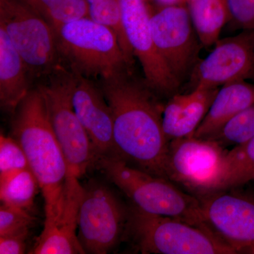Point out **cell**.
<instances>
[{
    "instance_id": "obj_22",
    "label": "cell",
    "mask_w": 254,
    "mask_h": 254,
    "mask_svg": "<svg viewBox=\"0 0 254 254\" xmlns=\"http://www.w3.org/2000/svg\"><path fill=\"white\" fill-rule=\"evenodd\" d=\"M77 225L65 224L42 231L30 254H85L78 240Z\"/></svg>"
},
{
    "instance_id": "obj_14",
    "label": "cell",
    "mask_w": 254,
    "mask_h": 254,
    "mask_svg": "<svg viewBox=\"0 0 254 254\" xmlns=\"http://www.w3.org/2000/svg\"><path fill=\"white\" fill-rule=\"evenodd\" d=\"M75 75L73 109L91 140L97 160L104 157L120 158L114 140L113 114L101 88L93 80Z\"/></svg>"
},
{
    "instance_id": "obj_15",
    "label": "cell",
    "mask_w": 254,
    "mask_h": 254,
    "mask_svg": "<svg viewBox=\"0 0 254 254\" xmlns=\"http://www.w3.org/2000/svg\"><path fill=\"white\" fill-rule=\"evenodd\" d=\"M220 88H193L185 94L176 93L163 112L164 133L168 142L193 136L203 121Z\"/></svg>"
},
{
    "instance_id": "obj_30",
    "label": "cell",
    "mask_w": 254,
    "mask_h": 254,
    "mask_svg": "<svg viewBox=\"0 0 254 254\" xmlns=\"http://www.w3.org/2000/svg\"><path fill=\"white\" fill-rule=\"evenodd\" d=\"M153 8H163L175 5L187 4V0H150Z\"/></svg>"
},
{
    "instance_id": "obj_21",
    "label": "cell",
    "mask_w": 254,
    "mask_h": 254,
    "mask_svg": "<svg viewBox=\"0 0 254 254\" xmlns=\"http://www.w3.org/2000/svg\"><path fill=\"white\" fill-rule=\"evenodd\" d=\"M88 8V17L112 30L118 37L120 46L128 64L133 67L134 53L127 40L118 0H86Z\"/></svg>"
},
{
    "instance_id": "obj_25",
    "label": "cell",
    "mask_w": 254,
    "mask_h": 254,
    "mask_svg": "<svg viewBox=\"0 0 254 254\" xmlns=\"http://www.w3.org/2000/svg\"><path fill=\"white\" fill-rule=\"evenodd\" d=\"M29 168L21 145L12 136H0V175Z\"/></svg>"
},
{
    "instance_id": "obj_1",
    "label": "cell",
    "mask_w": 254,
    "mask_h": 254,
    "mask_svg": "<svg viewBox=\"0 0 254 254\" xmlns=\"http://www.w3.org/2000/svg\"><path fill=\"white\" fill-rule=\"evenodd\" d=\"M127 70L100 81L114 123V140L120 158L136 168L165 177L169 142L164 133L165 105L159 95Z\"/></svg>"
},
{
    "instance_id": "obj_17",
    "label": "cell",
    "mask_w": 254,
    "mask_h": 254,
    "mask_svg": "<svg viewBox=\"0 0 254 254\" xmlns=\"http://www.w3.org/2000/svg\"><path fill=\"white\" fill-rule=\"evenodd\" d=\"M31 75L21 55L0 26V105L14 113L31 88Z\"/></svg>"
},
{
    "instance_id": "obj_26",
    "label": "cell",
    "mask_w": 254,
    "mask_h": 254,
    "mask_svg": "<svg viewBox=\"0 0 254 254\" xmlns=\"http://www.w3.org/2000/svg\"><path fill=\"white\" fill-rule=\"evenodd\" d=\"M29 210L4 204L0 206V236L29 230L35 218Z\"/></svg>"
},
{
    "instance_id": "obj_12",
    "label": "cell",
    "mask_w": 254,
    "mask_h": 254,
    "mask_svg": "<svg viewBox=\"0 0 254 254\" xmlns=\"http://www.w3.org/2000/svg\"><path fill=\"white\" fill-rule=\"evenodd\" d=\"M198 198L209 227L237 254H254V196L231 189Z\"/></svg>"
},
{
    "instance_id": "obj_9",
    "label": "cell",
    "mask_w": 254,
    "mask_h": 254,
    "mask_svg": "<svg viewBox=\"0 0 254 254\" xmlns=\"http://www.w3.org/2000/svg\"><path fill=\"white\" fill-rule=\"evenodd\" d=\"M128 207L111 189L97 181L83 187L77 237L85 254H106L127 234Z\"/></svg>"
},
{
    "instance_id": "obj_4",
    "label": "cell",
    "mask_w": 254,
    "mask_h": 254,
    "mask_svg": "<svg viewBox=\"0 0 254 254\" xmlns=\"http://www.w3.org/2000/svg\"><path fill=\"white\" fill-rule=\"evenodd\" d=\"M60 58L75 74L100 81L133 69L116 34L89 17L55 28Z\"/></svg>"
},
{
    "instance_id": "obj_11",
    "label": "cell",
    "mask_w": 254,
    "mask_h": 254,
    "mask_svg": "<svg viewBox=\"0 0 254 254\" xmlns=\"http://www.w3.org/2000/svg\"><path fill=\"white\" fill-rule=\"evenodd\" d=\"M124 31L141 64L145 82L159 96L171 98L180 83L169 71L152 38L150 0H118Z\"/></svg>"
},
{
    "instance_id": "obj_6",
    "label": "cell",
    "mask_w": 254,
    "mask_h": 254,
    "mask_svg": "<svg viewBox=\"0 0 254 254\" xmlns=\"http://www.w3.org/2000/svg\"><path fill=\"white\" fill-rule=\"evenodd\" d=\"M39 86L44 94L53 131L63 150L68 170V185L95 167L97 156L91 140L75 113L72 93L76 75L60 64Z\"/></svg>"
},
{
    "instance_id": "obj_20",
    "label": "cell",
    "mask_w": 254,
    "mask_h": 254,
    "mask_svg": "<svg viewBox=\"0 0 254 254\" xmlns=\"http://www.w3.org/2000/svg\"><path fill=\"white\" fill-rule=\"evenodd\" d=\"M254 181V136L229 150L225 175L218 190L238 188Z\"/></svg>"
},
{
    "instance_id": "obj_13",
    "label": "cell",
    "mask_w": 254,
    "mask_h": 254,
    "mask_svg": "<svg viewBox=\"0 0 254 254\" xmlns=\"http://www.w3.org/2000/svg\"><path fill=\"white\" fill-rule=\"evenodd\" d=\"M190 76L193 88H220L233 82L254 81V31L219 39Z\"/></svg>"
},
{
    "instance_id": "obj_27",
    "label": "cell",
    "mask_w": 254,
    "mask_h": 254,
    "mask_svg": "<svg viewBox=\"0 0 254 254\" xmlns=\"http://www.w3.org/2000/svg\"><path fill=\"white\" fill-rule=\"evenodd\" d=\"M227 2L231 28L254 31V0H227Z\"/></svg>"
},
{
    "instance_id": "obj_3",
    "label": "cell",
    "mask_w": 254,
    "mask_h": 254,
    "mask_svg": "<svg viewBox=\"0 0 254 254\" xmlns=\"http://www.w3.org/2000/svg\"><path fill=\"white\" fill-rule=\"evenodd\" d=\"M95 167L137 208L212 230L205 222L199 198L168 179L131 166L126 160L117 157L98 158Z\"/></svg>"
},
{
    "instance_id": "obj_18",
    "label": "cell",
    "mask_w": 254,
    "mask_h": 254,
    "mask_svg": "<svg viewBox=\"0 0 254 254\" xmlns=\"http://www.w3.org/2000/svg\"><path fill=\"white\" fill-rule=\"evenodd\" d=\"M188 6L202 46H214L219 40L222 28L228 23L227 0H195Z\"/></svg>"
},
{
    "instance_id": "obj_31",
    "label": "cell",
    "mask_w": 254,
    "mask_h": 254,
    "mask_svg": "<svg viewBox=\"0 0 254 254\" xmlns=\"http://www.w3.org/2000/svg\"><path fill=\"white\" fill-rule=\"evenodd\" d=\"M193 1H195V0H187V4H190V3Z\"/></svg>"
},
{
    "instance_id": "obj_7",
    "label": "cell",
    "mask_w": 254,
    "mask_h": 254,
    "mask_svg": "<svg viewBox=\"0 0 254 254\" xmlns=\"http://www.w3.org/2000/svg\"><path fill=\"white\" fill-rule=\"evenodd\" d=\"M0 26L21 55L32 78L47 77L60 64L54 30L21 0H0Z\"/></svg>"
},
{
    "instance_id": "obj_28",
    "label": "cell",
    "mask_w": 254,
    "mask_h": 254,
    "mask_svg": "<svg viewBox=\"0 0 254 254\" xmlns=\"http://www.w3.org/2000/svg\"><path fill=\"white\" fill-rule=\"evenodd\" d=\"M28 233L29 230H24L0 236V254H24Z\"/></svg>"
},
{
    "instance_id": "obj_24",
    "label": "cell",
    "mask_w": 254,
    "mask_h": 254,
    "mask_svg": "<svg viewBox=\"0 0 254 254\" xmlns=\"http://www.w3.org/2000/svg\"><path fill=\"white\" fill-rule=\"evenodd\" d=\"M41 14L55 29L66 23L88 17V4L86 0H63Z\"/></svg>"
},
{
    "instance_id": "obj_23",
    "label": "cell",
    "mask_w": 254,
    "mask_h": 254,
    "mask_svg": "<svg viewBox=\"0 0 254 254\" xmlns=\"http://www.w3.org/2000/svg\"><path fill=\"white\" fill-rule=\"evenodd\" d=\"M254 136V102L239 114L213 138L225 148L236 146Z\"/></svg>"
},
{
    "instance_id": "obj_8",
    "label": "cell",
    "mask_w": 254,
    "mask_h": 254,
    "mask_svg": "<svg viewBox=\"0 0 254 254\" xmlns=\"http://www.w3.org/2000/svg\"><path fill=\"white\" fill-rule=\"evenodd\" d=\"M229 150L218 141L193 136L169 142L165 177L199 197L218 190Z\"/></svg>"
},
{
    "instance_id": "obj_10",
    "label": "cell",
    "mask_w": 254,
    "mask_h": 254,
    "mask_svg": "<svg viewBox=\"0 0 254 254\" xmlns=\"http://www.w3.org/2000/svg\"><path fill=\"white\" fill-rule=\"evenodd\" d=\"M150 25L158 54L181 85L199 63L202 46L189 7L186 4L153 7Z\"/></svg>"
},
{
    "instance_id": "obj_29",
    "label": "cell",
    "mask_w": 254,
    "mask_h": 254,
    "mask_svg": "<svg viewBox=\"0 0 254 254\" xmlns=\"http://www.w3.org/2000/svg\"><path fill=\"white\" fill-rule=\"evenodd\" d=\"M21 1L29 5L39 14H42L45 10L49 9L63 0H21Z\"/></svg>"
},
{
    "instance_id": "obj_2",
    "label": "cell",
    "mask_w": 254,
    "mask_h": 254,
    "mask_svg": "<svg viewBox=\"0 0 254 254\" xmlns=\"http://www.w3.org/2000/svg\"><path fill=\"white\" fill-rule=\"evenodd\" d=\"M13 113L11 136L24 150L44 198L43 231L72 221L81 197L68 187L67 163L53 131L41 87L31 88Z\"/></svg>"
},
{
    "instance_id": "obj_5",
    "label": "cell",
    "mask_w": 254,
    "mask_h": 254,
    "mask_svg": "<svg viewBox=\"0 0 254 254\" xmlns=\"http://www.w3.org/2000/svg\"><path fill=\"white\" fill-rule=\"evenodd\" d=\"M127 234L141 254H237L213 231L128 207Z\"/></svg>"
},
{
    "instance_id": "obj_16",
    "label": "cell",
    "mask_w": 254,
    "mask_h": 254,
    "mask_svg": "<svg viewBox=\"0 0 254 254\" xmlns=\"http://www.w3.org/2000/svg\"><path fill=\"white\" fill-rule=\"evenodd\" d=\"M254 102V83L233 82L219 89L213 103L193 136L213 138L227 124Z\"/></svg>"
},
{
    "instance_id": "obj_19",
    "label": "cell",
    "mask_w": 254,
    "mask_h": 254,
    "mask_svg": "<svg viewBox=\"0 0 254 254\" xmlns=\"http://www.w3.org/2000/svg\"><path fill=\"white\" fill-rule=\"evenodd\" d=\"M40 189L31 169L0 175V199L1 204L29 210Z\"/></svg>"
}]
</instances>
